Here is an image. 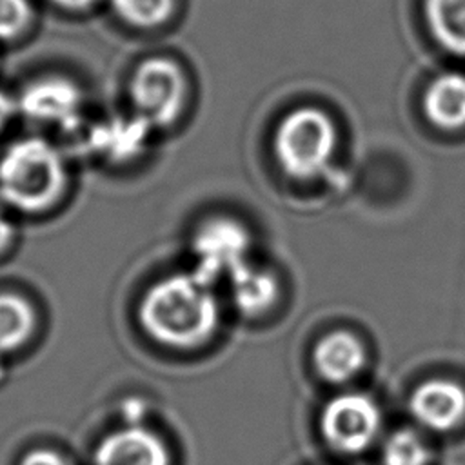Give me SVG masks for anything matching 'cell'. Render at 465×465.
I'll return each instance as SVG.
<instances>
[{
    "instance_id": "1",
    "label": "cell",
    "mask_w": 465,
    "mask_h": 465,
    "mask_svg": "<svg viewBox=\"0 0 465 465\" xmlns=\"http://www.w3.org/2000/svg\"><path fill=\"white\" fill-rule=\"evenodd\" d=\"M145 334L167 347L203 343L218 325V303L211 283L196 272L171 274L153 283L138 303Z\"/></svg>"
},
{
    "instance_id": "2",
    "label": "cell",
    "mask_w": 465,
    "mask_h": 465,
    "mask_svg": "<svg viewBox=\"0 0 465 465\" xmlns=\"http://www.w3.org/2000/svg\"><path fill=\"white\" fill-rule=\"evenodd\" d=\"M65 187L60 149L38 136L9 143L0 154V200L20 213L53 207Z\"/></svg>"
},
{
    "instance_id": "3",
    "label": "cell",
    "mask_w": 465,
    "mask_h": 465,
    "mask_svg": "<svg viewBox=\"0 0 465 465\" xmlns=\"http://www.w3.org/2000/svg\"><path fill=\"white\" fill-rule=\"evenodd\" d=\"M336 143L334 125L325 113L302 107L287 114L274 138L276 156L291 176L309 178L329 162Z\"/></svg>"
},
{
    "instance_id": "4",
    "label": "cell",
    "mask_w": 465,
    "mask_h": 465,
    "mask_svg": "<svg viewBox=\"0 0 465 465\" xmlns=\"http://www.w3.org/2000/svg\"><path fill=\"white\" fill-rule=\"evenodd\" d=\"M129 94L136 116L151 127L171 125L185 100V76L169 58L153 56L140 62L129 80Z\"/></svg>"
},
{
    "instance_id": "5",
    "label": "cell",
    "mask_w": 465,
    "mask_h": 465,
    "mask_svg": "<svg viewBox=\"0 0 465 465\" xmlns=\"http://www.w3.org/2000/svg\"><path fill=\"white\" fill-rule=\"evenodd\" d=\"M380 430V409L367 394H341L325 405L322 432L331 447L354 454L365 450Z\"/></svg>"
},
{
    "instance_id": "6",
    "label": "cell",
    "mask_w": 465,
    "mask_h": 465,
    "mask_svg": "<svg viewBox=\"0 0 465 465\" xmlns=\"http://www.w3.org/2000/svg\"><path fill=\"white\" fill-rule=\"evenodd\" d=\"M18 113L36 124L74 125L82 107V93L64 76H44L29 82L16 96Z\"/></svg>"
},
{
    "instance_id": "7",
    "label": "cell",
    "mask_w": 465,
    "mask_h": 465,
    "mask_svg": "<svg viewBox=\"0 0 465 465\" xmlns=\"http://www.w3.org/2000/svg\"><path fill=\"white\" fill-rule=\"evenodd\" d=\"M247 245L249 236L236 222L216 218L203 223L193 240L198 258V269L194 272L211 283L220 272H231L245 262Z\"/></svg>"
},
{
    "instance_id": "8",
    "label": "cell",
    "mask_w": 465,
    "mask_h": 465,
    "mask_svg": "<svg viewBox=\"0 0 465 465\" xmlns=\"http://www.w3.org/2000/svg\"><path fill=\"white\" fill-rule=\"evenodd\" d=\"M163 440L142 423L109 432L94 449V465H169Z\"/></svg>"
},
{
    "instance_id": "9",
    "label": "cell",
    "mask_w": 465,
    "mask_h": 465,
    "mask_svg": "<svg viewBox=\"0 0 465 465\" xmlns=\"http://www.w3.org/2000/svg\"><path fill=\"white\" fill-rule=\"evenodd\" d=\"M409 405L421 425L449 430L465 418V391L454 381L430 380L412 392Z\"/></svg>"
},
{
    "instance_id": "10",
    "label": "cell",
    "mask_w": 465,
    "mask_h": 465,
    "mask_svg": "<svg viewBox=\"0 0 465 465\" xmlns=\"http://www.w3.org/2000/svg\"><path fill=\"white\" fill-rule=\"evenodd\" d=\"M365 363V349L349 332H332L318 341L314 349V365L329 381H345L352 378Z\"/></svg>"
},
{
    "instance_id": "11",
    "label": "cell",
    "mask_w": 465,
    "mask_h": 465,
    "mask_svg": "<svg viewBox=\"0 0 465 465\" xmlns=\"http://www.w3.org/2000/svg\"><path fill=\"white\" fill-rule=\"evenodd\" d=\"M423 109L429 120L443 129H458L465 125V76L447 73L430 82Z\"/></svg>"
},
{
    "instance_id": "12",
    "label": "cell",
    "mask_w": 465,
    "mask_h": 465,
    "mask_svg": "<svg viewBox=\"0 0 465 465\" xmlns=\"http://www.w3.org/2000/svg\"><path fill=\"white\" fill-rule=\"evenodd\" d=\"M229 276L234 303L242 312L260 314L274 303L278 296V283L271 274L258 271L243 262L232 269Z\"/></svg>"
},
{
    "instance_id": "13",
    "label": "cell",
    "mask_w": 465,
    "mask_h": 465,
    "mask_svg": "<svg viewBox=\"0 0 465 465\" xmlns=\"http://www.w3.org/2000/svg\"><path fill=\"white\" fill-rule=\"evenodd\" d=\"M36 312L27 298L15 292H0V358L15 352L35 332Z\"/></svg>"
},
{
    "instance_id": "14",
    "label": "cell",
    "mask_w": 465,
    "mask_h": 465,
    "mask_svg": "<svg viewBox=\"0 0 465 465\" xmlns=\"http://www.w3.org/2000/svg\"><path fill=\"white\" fill-rule=\"evenodd\" d=\"M434 38L450 53L465 54V0H425Z\"/></svg>"
},
{
    "instance_id": "15",
    "label": "cell",
    "mask_w": 465,
    "mask_h": 465,
    "mask_svg": "<svg viewBox=\"0 0 465 465\" xmlns=\"http://www.w3.org/2000/svg\"><path fill=\"white\" fill-rule=\"evenodd\" d=\"M149 129L151 125L140 116L133 120H116L114 124L102 127L94 134V142L104 149L105 154L113 158H125L133 156Z\"/></svg>"
},
{
    "instance_id": "16",
    "label": "cell",
    "mask_w": 465,
    "mask_h": 465,
    "mask_svg": "<svg viewBox=\"0 0 465 465\" xmlns=\"http://www.w3.org/2000/svg\"><path fill=\"white\" fill-rule=\"evenodd\" d=\"M113 11L129 25L156 27L163 24L173 9L174 0H109Z\"/></svg>"
},
{
    "instance_id": "17",
    "label": "cell",
    "mask_w": 465,
    "mask_h": 465,
    "mask_svg": "<svg viewBox=\"0 0 465 465\" xmlns=\"http://www.w3.org/2000/svg\"><path fill=\"white\" fill-rule=\"evenodd\" d=\"M430 452L412 430L394 432L383 447V465H427Z\"/></svg>"
},
{
    "instance_id": "18",
    "label": "cell",
    "mask_w": 465,
    "mask_h": 465,
    "mask_svg": "<svg viewBox=\"0 0 465 465\" xmlns=\"http://www.w3.org/2000/svg\"><path fill=\"white\" fill-rule=\"evenodd\" d=\"M31 16L29 0H0V40H9L24 33Z\"/></svg>"
},
{
    "instance_id": "19",
    "label": "cell",
    "mask_w": 465,
    "mask_h": 465,
    "mask_svg": "<svg viewBox=\"0 0 465 465\" xmlns=\"http://www.w3.org/2000/svg\"><path fill=\"white\" fill-rule=\"evenodd\" d=\"M18 465H71L62 454L51 449H33L20 460Z\"/></svg>"
},
{
    "instance_id": "20",
    "label": "cell",
    "mask_w": 465,
    "mask_h": 465,
    "mask_svg": "<svg viewBox=\"0 0 465 465\" xmlns=\"http://www.w3.org/2000/svg\"><path fill=\"white\" fill-rule=\"evenodd\" d=\"M16 113H18L16 98L0 89V129H4Z\"/></svg>"
},
{
    "instance_id": "21",
    "label": "cell",
    "mask_w": 465,
    "mask_h": 465,
    "mask_svg": "<svg viewBox=\"0 0 465 465\" xmlns=\"http://www.w3.org/2000/svg\"><path fill=\"white\" fill-rule=\"evenodd\" d=\"M13 240H15V225L7 218V214L0 209V254L4 251H7V247L13 243Z\"/></svg>"
},
{
    "instance_id": "22",
    "label": "cell",
    "mask_w": 465,
    "mask_h": 465,
    "mask_svg": "<svg viewBox=\"0 0 465 465\" xmlns=\"http://www.w3.org/2000/svg\"><path fill=\"white\" fill-rule=\"evenodd\" d=\"M53 4L65 7V9H85L89 5H93L96 0H51Z\"/></svg>"
},
{
    "instance_id": "23",
    "label": "cell",
    "mask_w": 465,
    "mask_h": 465,
    "mask_svg": "<svg viewBox=\"0 0 465 465\" xmlns=\"http://www.w3.org/2000/svg\"><path fill=\"white\" fill-rule=\"evenodd\" d=\"M2 360H4V358H0V381L4 380V372H5V367H4V363H2Z\"/></svg>"
}]
</instances>
